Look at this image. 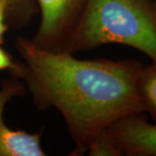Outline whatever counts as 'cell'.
Instances as JSON below:
<instances>
[{"instance_id": "cell-4", "label": "cell", "mask_w": 156, "mask_h": 156, "mask_svg": "<svg viewBox=\"0 0 156 156\" xmlns=\"http://www.w3.org/2000/svg\"><path fill=\"white\" fill-rule=\"evenodd\" d=\"M106 132L120 156H156V123L149 122L142 113L117 120Z\"/></svg>"}, {"instance_id": "cell-8", "label": "cell", "mask_w": 156, "mask_h": 156, "mask_svg": "<svg viewBox=\"0 0 156 156\" xmlns=\"http://www.w3.org/2000/svg\"><path fill=\"white\" fill-rule=\"evenodd\" d=\"M87 153L92 156H120L116 147L107 134L106 129L92 141Z\"/></svg>"}, {"instance_id": "cell-2", "label": "cell", "mask_w": 156, "mask_h": 156, "mask_svg": "<svg viewBox=\"0 0 156 156\" xmlns=\"http://www.w3.org/2000/svg\"><path fill=\"white\" fill-rule=\"evenodd\" d=\"M108 44L132 47L156 61L154 0H89L66 52L74 55Z\"/></svg>"}, {"instance_id": "cell-10", "label": "cell", "mask_w": 156, "mask_h": 156, "mask_svg": "<svg viewBox=\"0 0 156 156\" xmlns=\"http://www.w3.org/2000/svg\"><path fill=\"white\" fill-rule=\"evenodd\" d=\"M14 65V62L11 60L10 55L0 47V70L11 69Z\"/></svg>"}, {"instance_id": "cell-11", "label": "cell", "mask_w": 156, "mask_h": 156, "mask_svg": "<svg viewBox=\"0 0 156 156\" xmlns=\"http://www.w3.org/2000/svg\"><path fill=\"white\" fill-rule=\"evenodd\" d=\"M154 3H155V5H156V0H154Z\"/></svg>"}, {"instance_id": "cell-6", "label": "cell", "mask_w": 156, "mask_h": 156, "mask_svg": "<svg viewBox=\"0 0 156 156\" xmlns=\"http://www.w3.org/2000/svg\"><path fill=\"white\" fill-rule=\"evenodd\" d=\"M140 94L148 113L156 123V61L150 65L144 66L139 79Z\"/></svg>"}, {"instance_id": "cell-5", "label": "cell", "mask_w": 156, "mask_h": 156, "mask_svg": "<svg viewBox=\"0 0 156 156\" xmlns=\"http://www.w3.org/2000/svg\"><path fill=\"white\" fill-rule=\"evenodd\" d=\"M25 86L13 77L5 81L0 89V156H44L41 147V133L13 130L4 121L6 103L12 98L24 94Z\"/></svg>"}, {"instance_id": "cell-7", "label": "cell", "mask_w": 156, "mask_h": 156, "mask_svg": "<svg viewBox=\"0 0 156 156\" xmlns=\"http://www.w3.org/2000/svg\"><path fill=\"white\" fill-rule=\"evenodd\" d=\"M7 4V23L14 28L27 26L38 12L35 0H0Z\"/></svg>"}, {"instance_id": "cell-1", "label": "cell", "mask_w": 156, "mask_h": 156, "mask_svg": "<svg viewBox=\"0 0 156 156\" xmlns=\"http://www.w3.org/2000/svg\"><path fill=\"white\" fill-rule=\"evenodd\" d=\"M15 45L22 61L10 69L13 77L28 89L36 108L59 111L75 143L72 155L87 153L114 122L145 112L139 89L141 62L82 60L42 49L25 37H17Z\"/></svg>"}, {"instance_id": "cell-9", "label": "cell", "mask_w": 156, "mask_h": 156, "mask_svg": "<svg viewBox=\"0 0 156 156\" xmlns=\"http://www.w3.org/2000/svg\"><path fill=\"white\" fill-rule=\"evenodd\" d=\"M7 11L8 6L4 1L0 2V44L3 43V37L6 30L8 29L7 24Z\"/></svg>"}, {"instance_id": "cell-3", "label": "cell", "mask_w": 156, "mask_h": 156, "mask_svg": "<svg viewBox=\"0 0 156 156\" xmlns=\"http://www.w3.org/2000/svg\"><path fill=\"white\" fill-rule=\"evenodd\" d=\"M41 15L38 30L30 39L37 46L66 52L89 0H35Z\"/></svg>"}]
</instances>
